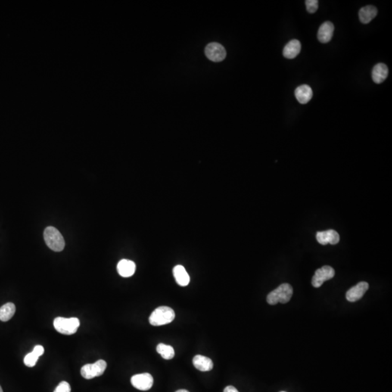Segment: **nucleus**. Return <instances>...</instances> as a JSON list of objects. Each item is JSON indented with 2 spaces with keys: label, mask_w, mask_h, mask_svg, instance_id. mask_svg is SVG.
<instances>
[{
  "label": "nucleus",
  "mask_w": 392,
  "mask_h": 392,
  "mask_svg": "<svg viewBox=\"0 0 392 392\" xmlns=\"http://www.w3.org/2000/svg\"><path fill=\"white\" fill-rule=\"evenodd\" d=\"M194 367L202 372H207L213 369L214 363L210 358L203 355H196L193 359Z\"/></svg>",
  "instance_id": "obj_14"
},
{
  "label": "nucleus",
  "mask_w": 392,
  "mask_h": 392,
  "mask_svg": "<svg viewBox=\"0 0 392 392\" xmlns=\"http://www.w3.org/2000/svg\"><path fill=\"white\" fill-rule=\"evenodd\" d=\"M136 265L132 261L122 259L118 263L117 270L123 278H129L135 274Z\"/></svg>",
  "instance_id": "obj_12"
},
{
  "label": "nucleus",
  "mask_w": 392,
  "mask_h": 392,
  "mask_svg": "<svg viewBox=\"0 0 392 392\" xmlns=\"http://www.w3.org/2000/svg\"><path fill=\"white\" fill-rule=\"evenodd\" d=\"M16 313V306L14 303L9 302L0 307V321L7 322L10 321Z\"/></svg>",
  "instance_id": "obj_20"
},
{
  "label": "nucleus",
  "mask_w": 392,
  "mask_h": 392,
  "mask_svg": "<svg viewBox=\"0 0 392 392\" xmlns=\"http://www.w3.org/2000/svg\"><path fill=\"white\" fill-rule=\"evenodd\" d=\"M0 392H3L2 389H1V386H0Z\"/></svg>",
  "instance_id": "obj_26"
},
{
  "label": "nucleus",
  "mask_w": 392,
  "mask_h": 392,
  "mask_svg": "<svg viewBox=\"0 0 392 392\" xmlns=\"http://www.w3.org/2000/svg\"><path fill=\"white\" fill-rule=\"evenodd\" d=\"M44 238L47 246L51 250L56 252L63 250L65 248V241L60 232L54 227H48L44 232Z\"/></svg>",
  "instance_id": "obj_4"
},
{
  "label": "nucleus",
  "mask_w": 392,
  "mask_h": 392,
  "mask_svg": "<svg viewBox=\"0 0 392 392\" xmlns=\"http://www.w3.org/2000/svg\"><path fill=\"white\" fill-rule=\"evenodd\" d=\"M156 351L164 359L169 360V359H173L175 356V349L170 345L159 343L156 347Z\"/></svg>",
  "instance_id": "obj_21"
},
{
  "label": "nucleus",
  "mask_w": 392,
  "mask_h": 392,
  "mask_svg": "<svg viewBox=\"0 0 392 392\" xmlns=\"http://www.w3.org/2000/svg\"><path fill=\"white\" fill-rule=\"evenodd\" d=\"M175 311L169 306L156 308L149 318V322L153 326H160L171 323L175 320Z\"/></svg>",
  "instance_id": "obj_1"
},
{
  "label": "nucleus",
  "mask_w": 392,
  "mask_h": 392,
  "mask_svg": "<svg viewBox=\"0 0 392 392\" xmlns=\"http://www.w3.org/2000/svg\"></svg>",
  "instance_id": "obj_27"
},
{
  "label": "nucleus",
  "mask_w": 392,
  "mask_h": 392,
  "mask_svg": "<svg viewBox=\"0 0 392 392\" xmlns=\"http://www.w3.org/2000/svg\"><path fill=\"white\" fill-rule=\"evenodd\" d=\"M305 4H306V10L309 13H314L318 10L319 1L318 0H306L305 1Z\"/></svg>",
  "instance_id": "obj_22"
},
{
  "label": "nucleus",
  "mask_w": 392,
  "mask_h": 392,
  "mask_svg": "<svg viewBox=\"0 0 392 392\" xmlns=\"http://www.w3.org/2000/svg\"><path fill=\"white\" fill-rule=\"evenodd\" d=\"M54 328L56 331L63 335H73L80 326V321L78 318H65L58 317L54 320Z\"/></svg>",
  "instance_id": "obj_3"
},
{
  "label": "nucleus",
  "mask_w": 392,
  "mask_h": 392,
  "mask_svg": "<svg viewBox=\"0 0 392 392\" xmlns=\"http://www.w3.org/2000/svg\"><path fill=\"white\" fill-rule=\"evenodd\" d=\"M335 276V270L330 266H324L317 269L312 278V284L315 288H320L325 281H329Z\"/></svg>",
  "instance_id": "obj_6"
},
{
  "label": "nucleus",
  "mask_w": 392,
  "mask_h": 392,
  "mask_svg": "<svg viewBox=\"0 0 392 392\" xmlns=\"http://www.w3.org/2000/svg\"><path fill=\"white\" fill-rule=\"evenodd\" d=\"M295 96L301 104H306L313 96L312 88L309 85H301L295 90Z\"/></svg>",
  "instance_id": "obj_13"
},
{
  "label": "nucleus",
  "mask_w": 392,
  "mask_h": 392,
  "mask_svg": "<svg viewBox=\"0 0 392 392\" xmlns=\"http://www.w3.org/2000/svg\"><path fill=\"white\" fill-rule=\"evenodd\" d=\"M45 352V349L41 345H36L34 348L32 352L28 354L23 359L25 365L29 368L35 366L39 356H42Z\"/></svg>",
  "instance_id": "obj_16"
},
{
  "label": "nucleus",
  "mask_w": 392,
  "mask_h": 392,
  "mask_svg": "<svg viewBox=\"0 0 392 392\" xmlns=\"http://www.w3.org/2000/svg\"><path fill=\"white\" fill-rule=\"evenodd\" d=\"M334 26L331 22L326 21L322 23L318 30V39L321 43H328L331 40L334 35Z\"/></svg>",
  "instance_id": "obj_11"
},
{
  "label": "nucleus",
  "mask_w": 392,
  "mask_h": 392,
  "mask_svg": "<svg viewBox=\"0 0 392 392\" xmlns=\"http://www.w3.org/2000/svg\"><path fill=\"white\" fill-rule=\"evenodd\" d=\"M389 74V69L387 65L378 63L374 66L372 71L373 80L375 83L381 84L387 79Z\"/></svg>",
  "instance_id": "obj_15"
},
{
  "label": "nucleus",
  "mask_w": 392,
  "mask_h": 392,
  "mask_svg": "<svg viewBox=\"0 0 392 392\" xmlns=\"http://www.w3.org/2000/svg\"><path fill=\"white\" fill-rule=\"evenodd\" d=\"M369 288V284L366 282H360L351 288L346 292V298L349 302H355L362 299L364 294Z\"/></svg>",
  "instance_id": "obj_9"
},
{
  "label": "nucleus",
  "mask_w": 392,
  "mask_h": 392,
  "mask_svg": "<svg viewBox=\"0 0 392 392\" xmlns=\"http://www.w3.org/2000/svg\"><path fill=\"white\" fill-rule=\"evenodd\" d=\"M190 392L188 391V390H178V391H177V392Z\"/></svg>",
  "instance_id": "obj_25"
},
{
  "label": "nucleus",
  "mask_w": 392,
  "mask_h": 392,
  "mask_svg": "<svg viewBox=\"0 0 392 392\" xmlns=\"http://www.w3.org/2000/svg\"><path fill=\"white\" fill-rule=\"evenodd\" d=\"M173 274L178 285L180 286H187L189 284L191 278L186 269L182 265L175 266L173 269Z\"/></svg>",
  "instance_id": "obj_17"
},
{
  "label": "nucleus",
  "mask_w": 392,
  "mask_h": 392,
  "mask_svg": "<svg viewBox=\"0 0 392 392\" xmlns=\"http://www.w3.org/2000/svg\"><path fill=\"white\" fill-rule=\"evenodd\" d=\"M224 392H239L238 391L235 387H232V386H228L224 390Z\"/></svg>",
  "instance_id": "obj_24"
},
{
  "label": "nucleus",
  "mask_w": 392,
  "mask_h": 392,
  "mask_svg": "<svg viewBox=\"0 0 392 392\" xmlns=\"http://www.w3.org/2000/svg\"><path fill=\"white\" fill-rule=\"evenodd\" d=\"M317 241L322 245H327L328 244L336 245L340 241V236L338 232L334 230L318 232L316 234Z\"/></svg>",
  "instance_id": "obj_10"
},
{
  "label": "nucleus",
  "mask_w": 392,
  "mask_h": 392,
  "mask_svg": "<svg viewBox=\"0 0 392 392\" xmlns=\"http://www.w3.org/2000/svg\"><path fill=\"white\" fill-rule=\"evenodd\" d=\"M302 45L300 42L297 39H293L285 45L283 54L285 58L294 59L300 53Z\"/></svg>",
  "instance_id": "obj_18"
},
{
  "label": "nucleus",
  "mask_w": 392,
  "mask_h": 392,
  "mask_svg": "<svg viewBox=\"0 0 392 392\" xmlns=\"http://www.w3.org/2000/svg\"><path fill=\"white\" fill-rule=\"evenodd\" d=\"M205 54L209 60L214 62L222 61L227 55L225 48L216 42L209 44L205 48Z\"/></svg>",
  "instance_id": "obj_7"
},
{
  "label": "nucleus",
  "mask_w": 392,
  "mask_h": 392,
  "mask_svg": "<svg viewBox=\"0 0 392 392\" xmlns=\"http://www.w3.org/2000/svg\"><path fill=\"white\" fill-rule=\"evenodd\" d=\"M107 368V363L103 359H100L93 364H87L81 369V374L85 379H92L104 374Z\"/></svg>",
  "instance_id": "obj_5"
},
{
  "label": "nucleus",
  "mask_w": 392,
  "mask_h": 392,
  "mask_svg": "<svg viewBox=\"0 0 392 392\" xmlns=\"http://www.w3.org/2000/svg\"><path fill=\"white\" fill-rule=\"evenodd\" d=\"M132 386L141 391H147L153 385V378L150 374H137L131 378Z\"/></svg>",
  "instance_id": "obj_8"
},
{
  "label": "nucleus",
  "mask_w": 392,
  "mask_h": 392,
  "mask_svg": "<svg viewBox=\"0 0 392 392\" xmlns=\"http://www.w3.org/2000/svg\"><path fill=\"white\" fill-rule=\"evenodd\" d=\"M54 392H71V386L66 381H62L58 384Z\"/></svg>",
  "instance_id": "obj_23"
},
{
  "label": "nucleus",
  "mask_w": 392,
  "mask_h": 392,
  "mask_svg": "<svg viewBox=\"0 0 392 392\" xmlns=\"http://www.w3.org/2000/svg\"><path fill=\"white\" fill-rule=\"evenodd\" d=\"M292 286L288 284H281L276 289L269 293L267 297L268 303L275 305L278 303H286L291 300L293 296Z\"/></svg>",
  "instance_id": "obj_2"
},
{
  "label": "nucleus",
  "mask_w": 392,
  "mask_h": 392,
  "mask_svg": "<svg viewBox=\"0 0 392 392\" xmlns=\"http://www.w3.org/2000/svg\"><path fill=\"white\" fill-rule=\"evenodd\" d=\"M378 14L376 7L373 5L365 6L359 11V18L362 23H370L373 19L375 18Z\"/></svg>",
  "instance_id": "obj_19"
}]
</instances>
